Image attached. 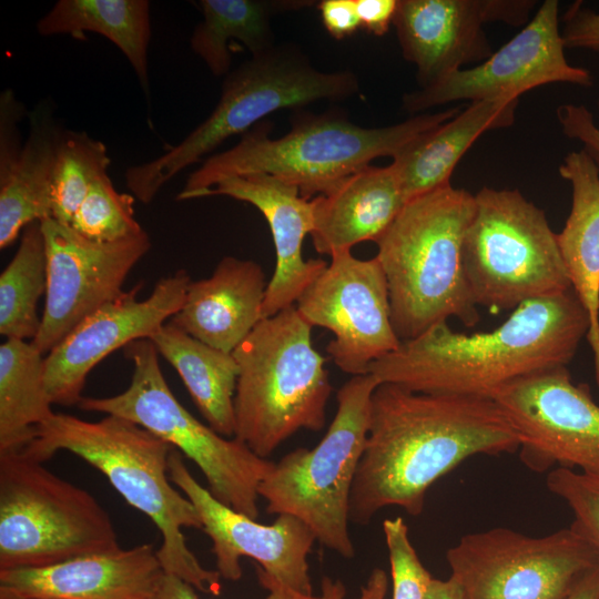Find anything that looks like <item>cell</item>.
<instances>
[{
	"label": "cell",
	"instance_id": "1",
	"mask_svg": "<svg viewBox=\"0 0 599 599\" xmlns=\"http://www.w3.org/2000/svg\"><path fill=\"white\" fill-rule=\"evenodd\" d=\"M520 437L491 398L416 393L379 384L349 500V521L383 508L422 514L427 490L474 455L519 450Z\"/></svg>",
	"mask_w": 599,
	"mask_h": 599
},
{
	"label": "cell",
	"instance_id": "2",
	"mask_svg": "<svg viewBox=\"0 0 599 599\" xmlns=\"http://www.w3.org/2000/svg\"><path fill=\"white\" fill-rule=\"evenodd\" d=\"M589 319L572 290L528 301L490 332L467 335L440 323L368 368L380 384L416 393L491 398L526 376L567 366Z\"/></svg>",
	"mask_w": 599,
	"mask_h": 599
},
{
	"label": "cell",
	"instance_id": "3",
	"mask_svg": "<svg viewBox=\"0 0 599 599\" xmlns=\"http://www.w3.org/2000/svg\"><path fill=\"white\" fill-rule=\"evenodd\" d=\"M173 449L123 417L105 415L89 422L54 413L35 428L32 440L20 451L43 464L65 450L97 468L130 506L158 527L162 542L156 554L163 571L217 596L220 573L204 568L186 545L183 529L202 530V521L192 501L170 479L169 457Z\"/></svg>",
	"mask_w": 599,
	"mask_h": 599
},
{
	"label": "cell",
	"instance_id": "4",
	"mask_svg": "<svg viewBox=\"0 0 599 599\" xmlns=\"http://www.w3.org/2000/svg\"><path fill=\"white\" fill-rule=\"evenodd\" d=\"M463 106L422 113L383 128H363L336 114L298 116L292 129L271 139L272 124L262 121L233 148L207 158L192 172L177 201L200 199L220 180L268 174L296 186L302 197L326 194L344 179L380 156L395 158L422 133L450 120Z\"/></svg>",
	"mask_w": 599,
	"mask_h": 599
},
{
	"label": "cell",
	"instance_id": "5",
	"mask_svg": "<svg viewBox=\"0 0 599 599\" xmlns=\"http://www.w3.org/2000/svg\"><path fill=\"white\" fill-rule=\"evenodd\" d=\"M475 206L474 194L446 184L409 200L375 242L400 342L450 317L468 327L479 322L461 255Z\"/></svg>",
	"mask_w": 599,
	"mask_h": 599
},
{
	"label": "cell",
	"instance_id": "6",
	"mask_svg": "<svg viewBox=\"0 0 599 599\" xmlns=\"http://www.w3.org/2000/svg\"><path fill=\"white\" fill-rule=\"evenodd\" d=\"M312 327L294 304L263 318L232 353L238 365L234 438L262 458L300 429L325 425L332 385Z\"/></svg>",
	"mask_w": 599,
	"mask_h": 599
},
{
	"label": "cell",
	"instance_id": "7",
	"mask_svg": "<svg viewBox=\"0 0 599 599\" xmlns=\"http://www.w3.org/2000/svg\"><path fill=\"white\" fill-rule=\"evenodd\" d=\"M351 71L322 72L292 47H274L231 71L212 113L179 144L152 161L129 166L124 177L132 195L149 204L161 187L221 143L244 134L268 114L319 100H344L358 92Z\"/></svg>",
	"mask_w": 599,
	"mask_h": 599
},
{
	"label": "cell",
	"instance_id": "8",
	"mask_svg": "<svg viewBox=\"0 0 599 599\" xmlns=\"http://www.w3.org/2000/svg\"><path fill=\"white\" fill-rule=\"evenodd\" d=\"M379 384L374 375L365 374L342 385L336 415L321 441L274 461L258 487L267 512L298 518L317 541L346 559L355 556L349 500L367 440L372 396Z\"/></svg>",
	"mask_w": 599,
	"mask_h": 599
},
{
	"label": "cell",
	"instance_id": "9",
	"mask_svg": "<svg viewBox=\"0 0 599 599\" xmlns=\"http://www.w3.org/2000/svg\"><path fill=\"white\" fill-rule=\"evenodd\" d=\"M123 352L133 364L128 388L114 396L83 397L79 408L123 417L148 429L194 461L219 501L256 519L258 487L274 461L197 420L171 392L149 338L131 342Z\"/></svg>",
	"mask_w": 599,
	"mask_h": 599
},
{
	"label": "cell",
	"instance_id": "10",
	"mask_svg": "<svg viewBox=\"0 0 599 599\" xmlns=\"http://www.w3.org/2000/svg\"><path fill=\"white\" fill-rule=\"evenodd\" d=\"M463 242V265L478 306L515 309L568 292L557 233L518 190L485 186Z\"/></svg>",
	"mask_w": 599,
	"mask_h": 599
},
{
	"label": "cell",
	"instance_id": "11",
	"mask_svg": "<svg viewBox=\"0 0 599 599\" xmlns=\"http://www.w3.org/2000/svg\"><path fill=\"white\" fill-rule=\"evenodd\" d=\"M119 548L112 519L94 496L20 450L0 453V570Z\"/></svg>",
	"mask_w": 599,
	"mask_h": 599
},
{
	"label": "cell",
	"instance_id": "12",
	"mask_svg": "<svg viewBox=\"0 0 599 599\" xmlns=\"http://www.w3.org/2000/svg\"><path fill=\"white\" fill-rule=\"evenodd\" d=\"M446 559L467 599H565L599 565L598 552L571 528L542 537L500 527L471 532Z\"/></svg>",
	"mask_w": 599,
	"mask_h": 599
},
{
	"label": "cell",
	"instance_id": "13",
	"mask_svg": "<svg viewBox=\"0 0 599 599\" xmlns=\"http://www.w3.org/2000/svg\"><path fill=\"white\" fill-rule=\"evenodd\" d=\"M520 437L519 456L531 470L552 466L599 477V405L567 366L516 379L491 396Z\"/></svg>",
	"mask_w": 599,
	"mask_h": 599
},
{
	"label": "cell",
	"instance_id": "14",
	"mask_svg": "<svg viewBox=\"0 0 599 599\" xmlns=\"http://www.w3.org/2000/svg\"><path fill=\"white\" fill-rule=\"evenodd\" d=\"M295 306L308 324L333 333L326 352L352 376L368 374L372 363L402 343L392 324L387 280L376 256L359 260L351 251L333 253Z\"/></svg>",
	"mask_w": 599,
	"mask_h": 599
},
{
	"label": "cell",
	"instance_id": "15",
	"mask_svg": "<svg viewBox=\"0 0 599 599\" xmlns=\"http://www.w3.org/2000/svg\"><path fill=\"white\" fill-rule=\"evenodd\" d=\"M48 283L41 325L32 341L44 355L85 318L119 297L131 270L150 251L149 234L111 243L84 238L53 219L41 221Z\"/></svg>",
	"mask_w": 599,
	"mask_h": 599
},
{
	"label": "cell",
	"instance_id": "16",
	"mask_svg": "<svg viewBox=\"0 0 599 599\" xmlns=\"http://www.w3.org/2000/svg\"><path fill=\"white\" fill-rule=\"evenodd\" d=\"M558 13L559 2L545 0L522 30L487 60L405 93L404 110L417 115L449 102L519 98L549 83L591 87V73L566 59Z\"/></svg>",
	"mask_w": 599,
	"mask_h": 599
},
{
	"label": "cell",
	"instance_id": "17",
	"mask_svg": "<svg viewBox=\"0 0 599 599\" xmlns=\"http://www.w3.org/2000/svg\"><path fill=\"white\" fill-rule=\"evenodd\" d=\"M169 475L195 506L202 530L212 540L215 570L221 578L238 580L240 560L247 557L258 564L257 572L298 593L313 596L307 557L316 537L302 520L284 514L272 525H263L225 506L199 484L176 449L169 457Z\"/></svg>",
	"mask_w": 599,
	"mask_h": 599
},
{
	"label": "cell",
	"instance_id": "18",
	"mask_svg": "<svg viewBox=\"0 0 599 599\" xmlns=\"http://www.w3.org/2000/svg\"><path fill=\"white\" fill-rule=\"evenodd\" d=\"M191 277L185 270L159 280L145 300L143 282L85 318L44 357V383L53 404L79 405L89 373L109 354L150 338L182 307Z\"/></svg>",
	"mask_w": 599,
	"mask_h": 599
},
{
	"label": "cell",
	"instance_id": "19",
	"mask_svg": "<svg viewBox=\"0 0 599 599\" xmlns=\"http://www.w3.org/2000/svg\"><path fill=\"white\" fill-rule=\"evenodd\" d=\"M532 0H398L393 26L420 89L493 54L484 24L526 26Z\"/></svg>",
	"mask_w": 599,
	"mask_h": 599
},
{
	"label": "cell",
	"instance_id": "20",
	"mask_svg": "<svg viewBox=\"0 0 599 599\" xmlns=\"http://www.w3.org/2000/svg\"><path fill=\"white\" fill-rule=\"evenodd\" d=\"M224 195L254 205L265 217L274 242L276 266L267 284L263 318L294 305L305 288L325 270L322 258H303V240L313 230L312 201L296 186L268 174L220 180L200 197Z\"/></svg>",
	"mask_w": 599,
	"mask_h": 599
},
{
	"label": "cell",
	"instance_id": "21",
	"mask_svg": "<svg viewBox=\"0 0 599 599\" xmlns=\"http://www.w3.org/2000/svg\"><path fill=\"white\" fill-rule=\"evenodd\" d=\"M163 568L152 545L0 570V592L41 599H150Z\"/></svg>",
	"mask_w": 599,
	"mask_h": 599
},
{
	"label": "cell",
	"instance_id": "22",
	"mask_svg": "<svg viewBox=\"0 0 599 599\" xmlns=\"http://www.w3.org/2000/svg\"><path fill=\"white\" fill-rule=\"evenodd\" d=\"M267 284L257 262L224 256L210 277L190 282L182 307L167 322L214 348L233 353L263 319Z\"/></svg>",
	"mask_w": 599,
	"mask_h": 599
},
{
	"label": "cell",
	"instance_id": "23",
	"mask_svg": "<svg viewBox=\"0 0 599 599\" xmlns=\"http://www.w3.org/2000/svg\"><path fill=\"white\" fill-rule=\"evenodd\" d=\"M311 201L314 248L329 256L376 242L407 203L392 164L366 165Z\"/></svg>",
	"mask_w": 599,
	"mask_h": 599
},
{
	"label": "cell",
	"instance_id": "24",
	"mask_svg": "<svg viewBox=\"0 0 599 599\" xmlns=\"http://www.w3.org/2000/svg\"><path fill=\"white\" fill-rule=\"evenodd\" d=\"M517 105L518 98L470 102L409 142L390 163L406 202L449 184L455 166L483 133L514 124Z\"/></svg>",
	"mask_w": 599,
	"mask_h": 599
},
{
	"label": "cell",
	"instance_id": "25",
	"mask_svg": "<svg viewBox=\"0 0 599 599\" xmlns=\"http://www.w3.org/2000/svg\"><path fill=\"white\" fill-rule=\"evenodd\" d=\"M559 174L571 184L572 202L557 234L571 288L587 313V341L599 386V169L583 151L568 153Z\"/></svg>",
	"mask_w": 599,
	"mask_h": 599
},
{
	"label": "cell",
	"instance_id": "26",
	"mask_svg": "<svg viewBox=\"0 0 599 599\" xmlns=\"http://www.w3.org/2000/svg\"><path fill=\"white\" fill-rule=\"evenodd\" d=\"M29 132L11 170L0 176V248L8 247L35 221L52 217L51 180L64 130L50 101L29 113Z\"/></svg>",
	"mask_w": 599,
	"mask_h": 599
},
{
	"label": "cell",
	"instance_id": "27",
	"mask_svg": "<svg viewBox=\"0 0 599 599\" xmlns=\"http://www.w3.org/2000/svg\"><path fill=\"white\" fill-rule=\"evenodd\" d=\"M177 372L207 425L234 437V395L238 365L232 353L214 348L166 322L149 338Z\"/></svg>",
	"mask_w": 599,
	"mask_h": 599
},
{
	"label": "cell",
	"instance_id": "28",
	"mask_svg": "<svg viewBox=\"0 0 599 599\" xmlns=\"http://www.w3.org/2000/svg\"><path fill=\"white\" fill-rule=\"evenodd\" d=\"M37 30L41 35L69 34L75 40H85L87 32L103 35L125 55L149 97L148 0H59L38 21Z\"/></svg>",
	"mask_w": 599,
	"mask_h": 599
},
{
	"label": "cell",
	"instance_id": "29",
	"mask_svg": "<svg viewBox=\"0 0 599 599\" xmlns=\"http://www.w3.org/2000/svg\"><path fill=\"white\" fill-rule=\"evenodd\" d=\"M314 3L308 0H200L203 21L190 38L191 49L213 75H227L232 63L231 41L243 43L252 57L261 55L275 47L271 26L274 16Z\"/></svg>",
	"mask_w": 599,
	"mask_h": 599
},
{
	"label": "cell",
	"instance_id": "30",
	"mask_svg": "<svg viewBox=\"0 0 599 599\" xmlns=\"http://www.w3.org/2000/svg\"><path fill=\"white\" fill-rule=\"evenodd\" d=\"M44 357L32 342L0 345V453L18 451L54 415L44 383Z\"/></svg>",
	"mask_w": 599,
	"mask_h": 599
},
{
	"label": "cell",
	"instance_id": "31",
	"mask_svg": "<svg viewBox=\"0 0 599 599\" xmlns=\"http://www.w3.org/2000/svg\"><path fill=\"white\" fill-rule=\"evenodd\" d=\"M47 248L41 222L28 224L0 275V334L32 342L40 329L38 302L47 292Z\"/></svg>",
	"mask_w": 599,
	"mask_h": 599
},
{
	"label": "cell",
	"instance_id": "32",
	"mask_svg": "<svg viewBox=\"0 0 599 599\" xmlns=\"http://www.w3.org/2000/svg\"><path fill=\"white\" fill-rule=\"evenodd\" d=\"M110 163L104 143L84 131L65 129L51 180V219L70 225L91 185L106 174Z\"/></svg>",
	"mask_w": 599,
	"mask_h": 599
},
{
	"label": "cell",
	"instance_id": "33",
	"mask_svg": "<svg viewBox=\"0 0 599 599\" xmlns=\"http://www.w3.org/2000/svg\"><path fill=\"white\" fill-rule=\"evenodd\" d=\"M133 203V195L118 192L108 174L102 175L91 185L69 226L97 243L138 235L144 230L134 217Z\"/></svg>",
	"mask_w": 599,
	"mask_h": 599
},
{
	"label": "cell",
	"instance_id": "34",
	"mask_svg": "<svg viewBox=\"0 0 599 599\" xmlns=\"http://www.w3.org/2000/svg\"><path fill=\"white\" fill-rule=\"evenodd\" d=\"M547 487L571 509L570 528L599 555V477L558 467L549 471Z\"/></svg>",
	"mask_w": 599,
	"mask_h": 599
},
{
	"label": "cell",
	"instance_id": "35",
	"mask_svg": "<svg viewBox=\"0 0 599 599\" xmlns=\"http://www.w3.org/2000/svg\"><path fill=\"white\" fill-rule=\"evenodd\" d=\"M393 581V599H424L433 579L410 542L402 517L383 521Z\"/></svg>",
	"mask_w": 599,
	"mask_h": 599
},
{
	"label": "cell",
	"instance_id": "36",
	"mask_svg": "<svg viewBox=\"0 0 599 599\" xmlns=\"http://www.w3.org/2000/svg\"><path fill=\"white\" fill-rule=\"evenodd\" d=\"M23 103L11 90L0 95V176L6 175L18 160L22 146L18 123L26 114Z\"/></svg>",
	"mask_w": 599,
	"mask_h": 599
},
{
	"label": "cell",
	"instance_id": "37",
	"mask_svg": "<svg viewBox=\"0 0 599 599\" xmlns=\"http://www.w3.org/2000/svg\"><path fill=\"white\" fill-rule=\"evenodd\" d=\"M557 118L565 135L580 142L599 169V126L590 110L582 104L567 103L557 109Z\"/></svg>",
	"mask_w": 599,
	"mask_h": 599
},
{
	"label": "cell",
	"instance_id": "38",
	"mask_svg": "<svg viewBox=\"0 0 599 599\" xmlns=\"http://www.w3.org/2000/svg\"><path fill=\"white\" fill-rule=\"evenodd\" d=\"M573 2L564 16L561 37L565 48L599 52V12Z\"/></svg>",
	"mask_w": 599,
	"mask_h": 599
},
{
	"label": "cell",
	"instance_id": "39",
	"mask_svg": "<svg viewBox=\"0 0 599 599\" xmlns=\"http://www.w3.org/2000/svg\"><path fill=\"white\" fill-rule=\"evenodd\" d=\"M257 573L261 585L270 592L265 599H318L298 593L261 572ZM194 589L181 578L163 572L150 599H199Z\"/></svg>",
	"mask_w": 599,
	"mask_h": 599
},
{
	"label": "cell",
	"instance_id": "40",
	"mask_svg": "<svg viewBox=\"0 0 599 599\" xmlns=\"http://www.w3.org/2000/svg\"><path fill=\"white\" fill-rule=\"evenodd\" d=\"M318 9L325 29L337 40L349 37L361 27L355 0H323Z\"/></svg>",
	"mask_w": 599,
	"mask_h": 599
},
{
	"label": "cell",
	"instance_id": "41",
	"mask_svg": "<svg viewBox=\"0 0 599 599\" xmlns=\"http://www.w3.org/2000/svg\"><path fill=\"white\" fill-rule=\"evenodd\" d=\"M361 27L375 35L388 32L394 22L398 0H355Z\"/></svg>",
	"mask_w": 599,
	"mask_h": 599
},
{
	"label": "cell",
	"instance_id": "42",
	"mask_svg": "<svg viewBox=\"0 0 599 599\" xmlns=\"http://www.w3.org/2000/svg\"><path fill=\"white\" fill-rule=\"evenodd\" d=\"M424 599H467L461 585L450 576L446 580L433 578Z\"/></svg>",
	"mask_w": 599,
	"mask_h": 599
},
{
	"label": "cell",
	"instance_id": "43",
	"mask_svg": "<svg viewBox=\"0 0 599 599\" xmlns=\"http://www.w3.org/2000/svg\"><path fill=\"white\" fill-rule=\"evenodd\" d=\"M565 599H599V565L587 572Z\"/></svg>",
	"mask_w": 599,
	"mask_h": 599
},
{
	"label": "cell",
	"instance_id": "44",
	"mask_svg": "<svg viewBox=\"0 0 599 599\" xmlns=\"http://www.w3.org/2000/svg\"><path fill=\"white\" fill-rule=\"evenodd\" d=\"M346 589L339 580L324 576L321 585V596L318 599H345Z\"/></svg>",
	"mask_w": 599,
	"mask_h": 599
},
{
	"label": "cell",
	"instance_id": "45",
	"mask_svg": "<svg viewBox=\"0 0 599 599\" xmlns=\"http://www.w3.org/2000/svg\"><path fill=\"white\" fill-rule=\"evenodd\" d=\"M0 599H41V598H22L14 595L0 592Z\"/></svg>",
	"mask_w": 599,
	"mask_h": 599
}]
</instances>
